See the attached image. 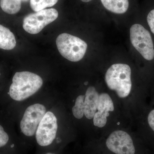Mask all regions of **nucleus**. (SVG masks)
<instances>
[{
	"instance_id": "9d476101",
	"label": "nucleus",
	"mask_w": 154,
	"mask_h": 154,
	"mask_svg": "<svg viewBox=\"0 0 154 154\" xmlns=\"http://www.w3.org/2000/svg\"><path fill=\"white\" fill-rule=\"evenodd\" d=\"M99 96L96 88L92 86L89 87L86 91L84 101V115L88 119L94 118L97 111Z\"/></svg>"
},
{
	"instance_id": "20e7f679",
	"label": "nucleus",
	"mask_w": 154,
	"mask_h": 154,
	"mask_svg": "<svg viewBox=\"0 0 154 154\" xmlns=\"http://www.w3.org/2000/svg\"><path fill=\"white\" fill-rule=\"evenodd\" d=\"M130 36L133 46L144 58L148 60L153 59V42L148 30L140 24H134L130 28Z\"/></svg>"
},
{
	"instance_id": "2eb2a0df",
	"label": "nucleus",
	"mask_w": 154,
	"mask_h": 154,
	"mask_svg": "<svg viewBox=\"0 0 154 154\" xmlns=\"http://www.w3.org/2000/svg\"><path fill=\"white\" fill-rule=\"evenodd\" d=\"M85 96L80 95L77 97L75 105L72 109L73 114L76 118L81 119L84 115V101Z\"/></svg>"
},
{
	"instance_id": "aec40b11",
	"label": "nucleus",
	"mask_w": 154,
	"mask_h": 154,
	"mask_svg": "<svg viewBox=\"0 0 154 154\" xmlns=\"http://www.w3.org/2000/svg\"><path fill=\"white\" fill-rule=\"evenodd\" d=\"M45 154H55L53 153H51V152H48V153H46Z\"/></svg>"
},
{
	"instance_id": "f03ea898",
	"label": "nucleus",
	"mask_w": 154,
	"mask_h": 154,
	"mask_svg": "<svg viewBox=\"0 0 154 154\" xmlns=\"http://www.w3.org/2000/svg\"><path fill=\"white\" fill-rule=\"evenodd\" d=\"M131 69L125 64H114L107 69L105 81L107 87L115 91L117 96L124 98L129 95L131 91Z\"/></svg>"
},
{
	"instance_id": "4be33fe9",
	"label": "nucleus",
	"mask_w": 154,
	"mask_h": 154,
	"mask_svg": "<svg viewBox=\"0 0 154 154\" xmlns=\"http://www.w3.org/2000/svg\"><path fill=\"white\" fill-rule=\"evenodd\" d=\"M88 82H86L85 83V85H88Z\"/></svg>"
},
{
	"instance_id": "f3484780",
	"label": "nucleus",
	"mask_w": 154,
	"mask_h": 154,
	"mask_svg": "<svg viewBox=\"0 0 154 154\" xmlns=\"http://www.w3.org/2000/svg\"><path fill=\"white\" fill-rule=\"evenodd\" d=\"M147 21L151 30L154 34V9L149 13L147 17Z\"/></svg>"
},
{
	"instance_id": "412c9836",
	"label": "nucleus",
	"mask_w": 154,
	"mask_h": 154,
	"mask_svg": "<svg viewBox=\"0 0 154 154\" xmlns=\"http://www.w3.org/2000/svg\"><path fill=\"white\" fill-rule=\"evenodd\" d=\"M28 0H22V1H23V2H28Z\"/></svg>"
},
{
	"instance_id": "dca6fc26",
	"label": "nucleus",
	"mask_w": 154,
	"mask_h": 154,
	"mask_svg": "<svg viewBox=\"0 0 154 154\" xmlns=\"http://www.w3.org/2000/svg\"><path fill=\"white\" fill-rule=\"evenodd\" d=\"M9 139L8 135L5 131L2 126L0 125V148L5 146Z\"/></svg>"
},
{
	"instance_id": "a211bd4d",
	"label": "nucleus",
	"mask_w": 154,
	"mask_h": 154,
	"mask_svg": "<svg viewBox=\"0 0 154 154\" xmlns=\"http://www.w3.org/2000/svg\"><path fill=\"white\" fill-rule=\"evenodd\" d=\"M148 122L149 125L154 132V110H153L149 113L148 116Z\"/></svg>"
},
{
	"instance_id": "423d86ee",
	"label": "nucleus",
	"mask_w": 154,
	"mask_h": 154,
	"mask_svg": "<svg viewBox=\"0 0 154 154\" xmlns=\"http://www.w3.org/2000/svg\"><path fill=\"white\" fill-rule=\"evenodd\" d=\"M57 128V119L55 115L50 111L45 113L36 131L37 143L43 147L51 144L56 136Z\"/></svg>"
},
{
	"instance_id": "ddd939ff",
	"label": "nucleus",
	"mask_w": 154,
	"mask_h": 154,
	"mask_svg": "<svg viewBox=\"0 0 154 154\" xmlns=\"http://www.w3.org/2000/svg\"><path fill=\"white\" fill-rule=\"evenodd\" d=\"M22 0H1L0 6L3 11L9 14H15L21 8Z\"/></svg>"
},
{
	"instance_id": "f257e3e1",
	"label": "nucleus",
	"mask_w": 154,
	"mask_h": 154,
	"mask_svg": "<svg viewBox=\"0 0 154 154\" xmlns=\"http://www.w3.org/2000/svg\"><path fill=\"white\" fill-rule=\"evenodd\" d=\"M12 82L9 94L12 99L17 101H23L35 94L43 84L39 76L27 71L16 72Z\"/></svg>"
},
{
	"instance_id": "6ab92c4d",
	"label": "nucleus",
	"mask_w": 154,
	"mask_h": 154,
	"mask_svg": "<svg viewBox=\"0 0 154 154\" xmlns=\"http://www.w3.org/2000/svg\"><path fill=\"white\" fill-rule=\"evenodd\" d=\"M82 2H91L92 0H81Z\"/></svg>"
},
{
	"instance_id": "39448f33",
	"label": "nucleus",
	"mask_w": 154,
	"mask_h": 154,
	"mask_svg": "<svg viewBox=\"0 0 154 154\" xmlns=\"http://www.w3.org/2000/svg\"><path fill=\"white\" fill-rule=\"evenodd\" d=\"M58 17L55 9H44L27 15L23 19V28L28 33L37 34Z\"/></svg>"
},
{
	"instance_id": "9b49d317",
	"label": "nucleus",
	"mask_w": 154,
	"mask_h": 154,
	"mask_svg": "<svg viewBox=\"0 0 154 154\" xmlns=\"http://www.w3.org/2000/svg\"><path fill=\"white\" fill-rule=\"evenodd\" d=\"M17 44L14 33L8 28L0 25V48L6 50L14 49Z\"/></svg>"
},
{
	"instance_id": "4468645a",
	"label": "nucleus",
	"mask_w": 154,
	"mask_h": 154,
	"mask_svg": "<svg viewBox=\"0 0 154 154\" xmlns=\"http://www.w3.org/2000/svg\"><path fill=\"white\" fill-rule=\"evenodd\" d=\"M58 1V0H30V6L33 11L36 12L54 6Z\"/></svg>"
},
{
	"instance_id": "1a4fd4ad",
	"label": "nucleus",
	"mask_w": 154,
	"mask_h": 154,
	"mask_svg": "<svg viewBox=\"0 0 154 154\" xmlns=\"http://www.w3.org/2000/svg\"><path fill=\"white\" fill-rule=\"evenodd\" d=\"M114 107L113 103L110 96L106 93L99 95L98 106L96 113L93 118L94 125L99 128L105 126L107 122V117L109 112L113 111Z\"/></svg>"
},
{
	"instance_id": "f8f14e48",
	"label": "nucleus",
	"mask_w": 154,
	"mask_h": 154,
	"mask_svg": "<svg viewBox=\"0 0 154 154\" xmlns=\"http://www.w3.org/2000/svg\"><path fill=\"white\" fill-rule=\"evenodd\" d=\"M105 8L116 14H124L129 7L128 0H101Z\"/></svg>"
},
{
	"instance_id": "0eeeda50",
	"label": "nucleus",
	"mask_w": 154,
	"mask_h": 154,
	"mask_svg": "<svg viewBox=\"0 0 154 154\" xmlns=\"http://www.w3.org/2000/svg\"><path fill=\"white\" fill-rule=\"evenodd\" d=\"M106 147L114 154H135L136 149L132 138L123 131H113L105 142Z\"/></svg>"
},
{
	"instance_id": "7ed1b4c3",
	"label": "nucleus",
	"mask_w": 154,
	"mask_h": 154,
	"mask_svg": "<svg viewBox=\"0 0 154 154\" xmlns=\"http://www.w3.org/2000/svg\"><path fill=\"white\" fill-rule=\"evenodd\" d=\"M56 45L61 55L72 62L81 60L88 48V45L82 39L66 33L58 36Z\"/></svg>"
},
{
	"instance_id": "6e6552de",
	"label": "nucleus",
	"mask_w": 154,
	"mask_h": 154,
	"mask_svg": "<svg viewBox=\"0 0 154 154\" xmlns=\"http://www.w3.org/2000/svg\"><path fill=\"white\" fill-rule=\"evenodd\" d=\"M46 113L44 105L35 104L30 105L25 110L20 122V128L26 136H33L36 134L38 125Z\"/></svg>"
}]
</instances>
